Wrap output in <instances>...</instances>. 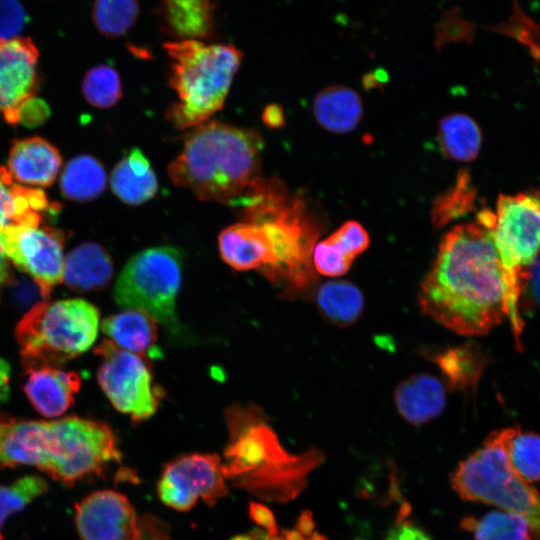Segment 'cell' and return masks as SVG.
Listing matches in <instances>:
<instances>
[{
  "mask_svg": "<svg viewBox=\"0 0 540 540\" xmlns=\"http://www.w3.org/2000/svg\"><path fill=\"white\" fill-rule=\"evenodd\" d=\"M508 281L490 228L476 219L441 240L418 302L424 314L465 336H481L508 317Z\"/></svg>",
  "mask_w": 540,
  "mask_h": 540,
  "instance_id": "1",
  "label": "cell"
},
{
  "mask_svg": "<svg viewBox=\"0 0 540 540\" xmlns=\"http://www.w3.org/2000/svg\"><path fill=\"white\" fill-rule=\"evenodd\" d=\"M264 141L253 129L218 121L196 126L178 156L169 164L174 185L202 201L240 209L254 192L261 175Z\"/></svg>",
  "mask_w": 540,
  "mask_h": 540,
  "instance_id": "2",
  "label": "cell"
},
{
  "mask_svg": "<svg viewBox=\"0 0 540 540\" xmlns=\"http://www.w3.org/2000/svg\"><path fill=\"white\" fill-rule=\"evenodd\" d=\"M238 212L265 232L271 264L262 274L270 282L287 295L313 284L312 251L319 228L300 197L291 196L280 179L262 178Z\"/></svg>",
  "mask_w": 540,
  "mask_h": 540,
  "instance_id": "3",
  "label": "cell"
},
{
  "mask_svg": "<svg viewBox=\"0 0 540 540\" xmlns=\"http://www.w3.org/2000/svg\"><path fill=\"white\" fill-rule=\"evenodd\" d=\"M163 48L169 57V86L177 96L166 117L177 129L195 128L222 108L243 54L230 44L193 38L168 41Z\"/></svg>",
  "mask_w": 540,
  "mask_h": 540,
  "instance_id": "4",
  "label": "cell"
},
{
  "mask_svg": "<svg viewBox=\"0 0 540 540\" xmlns=\"http://www.w3.org/2000/svg\"><path fill=\"white\" fill-rule=\"evenodd\" d=\"M99 329V311L84 299L45 300L18 322L16 340L26 369L57 366L87 351Z\"/></svg>",
  "mask_w": 540,
  "mask_h": 540,
  "instance_id": "5",
  "label": "cell"
},
{
  "mask_svg": "<svg viewBox=\"0 0 540 540\" xmlns=\"http://www.w3.org/2000/svg\"><path fill=\"white\" fill-rule=\"evenodd\" d=\"M120 459L116 437L105 423L76 416L42 423L36 468L65 485L100 475Z\"/></svg>",
  "mask_w": 540,
  "mask_h": 540,
  "instance_id": "6",
  "label": "cell"
},
{
  "mask_svg": "<svg viewBox=\"0 0 540 540\" xmlns=\"http://www.w3.org/2000/svg\"><path fill=\"white\" fill-rule=\"evenodd\" d=\"M508 281V318L517 346L524 322L518 302L540 255V191L500 195L489 226Z\"/></svg>",
  "mask_w": 540,
  "mask_h": 540,
  "instance_id": "7",
  "label": "cell"
},
{
  "mask_svg": "<svg viewBox=\"0 0 540 540\" xmlns=\"http://www.w3.org/2000/svg\"><path fill=\"white\" fill-rule=\"evenodd\" d=\"M183 256L171 246L145 249L129 259L113 291L115 302L124 309L140 310L174 335L181 325L176 301L182 282Z\"/></svg>",
  "mask_w": 540,
  "mask_h": 540,
  "instance_id": "8",
  "label": "cell"
},
{
  "mask_svg": "<svg viewBox=\"0 0 540 540\" xmlns=\"http://www.w3.org/2000/svg\"><path fill=\"white\" fill-rule=\"evenodd\" d=\"M452 483L466 500L495 505L524 516L531 525L534 539L540 540V492L511 470L494 432L459 465Z\"/></svg>",
  "mask_w": 540,
  "mask_h": 540,
  "instance_id": "9",
  "label": "cell"
},
{
  "mask_svg": "<svg viewBox=\"0 0 540 540\" xmlns=\"http://www.w3.org/2000/svg\"><path fill=\"white\" fill-rule=\"evenodd\" d=\"M101 363L98 383L116 410L134 420L151 417L160 402L149 364L140 355L126 351L111 340H103L95 350Z\"/></svg>",
  "mask_w": 540,
  "mask_h": 540,
  "instance_id": "10",
  "label": "cell"
},
{
  "mask_svg": "<svg viewBox=\"0 0 540 540\" xmlns=\"http://www.w3.org/2000/svg\"><path fill=\"white\" fill-rule=\"evenodd\" d=\"M41 224L9 229L0 241L7 258L33 278L46 299L63 281L64 234Z\"/></svg>",
  "mask_w": 540,
  "mask_h": 540,
  "instance_id": "11",
  "label": "cell"
},
{
  "mask_svg": "<svg viewBox=\"0 0 540 540\" xmlns=\"http://www.w3.org/2000/svg\"><path fill=\"white\" fill-rule=\"evenodd\" d=\"M158 492L164 504L181 511L189 510L200 499L214 502L226 493L220 458L193 453L175 459L164 469Z\"/></svg>",
  "mask_w": 540,
  "mask_h": 540,
  "instance_id": "12",
  "label": "cell"
},
{
  "mask_svg": "<svg viewBox=\"0 0 540 540\" xmlns=\"http://www.w3.org/2000/svg\"><path fill=\"white\" fill-rule=\"evenodd\" d=\"M38 56L28 37L0 39V112L11 124L19 122L22 108L36 94Z\"/></svg>",
  "mask_w": 540,
  "mask_h": 540,
  "instance_id": "13",
  "label": "cell"
},
{
  "mask_svg": "<svg viewBox=\"0 0 540 540\" xmlns=\"http://www.w3.org/2000/svg\"><path fill=\"white\" fill-rule=\"evenodd\" d=\"M75 525L81 540H141L135 510L113 490H100L75 506Z\"/></svg>",
  "mask_w": 540,
  "mask_h": 540,
  "instance_id": "14",
  "label": "cell"
},
{
  "mask_svg": "<svg viewBox=\"0 0 540 540\" xmlns=\"http://www.w3.org/2000/svg\"><path fill=\"white\" fill-rule=\"evenodd\" d=\"M80 384V376L73 371L43 366L27 370L24 391L39 413L57 417L72 405Z\"/></svg>",
  "mask_w": 540,
  "mask_h": 540,
  "instance_id": "15",
  "label": "cell"
},
{
  "mask_svg": "<svg viewBox=\"0 0 540 540\" xmlns=\"http://www.w3.org/2000/svg\"><path fill=\"white\" fill-rule=\"evenodd\" d=\"M219 253L225 263L238 271L260 270L271 264V252L262 227L243 220L223 229L218 235Z\"/></svg>",
  "mask_w": 540,
  "mask_h": 540,
  "instance_id": "16",
  "label": "cell"
},
{
  "mask_svg": "<svg viewBox=\"0 0 540 540\" xmlns=\"http://www.w3.org/2000/svg\"><path fill=\"white\" fill-rule=\"evenodd\" d=\"M61 164L58 149L36 136L14 142L9 152L7 169L18 182L47 187L54 182Z\"/></svg>",
  "mask_w": 540,
  "mask_h": 540,
  "instance_id": "17",
  "label": "cell"
},
{
  "mask_svg": "<svg viewBox=\"0 0 540 540\" xmlns=\"http://www.w3.org/2000/svg\"><path fill=\"white\" fill-rule=\"evenodd\" d=\"M369 236L357 221H347L314 245L312 264L324 276L337 277L350 269L354 259L369 246Z\"/></svg>",
  "mask_w": 540,
  "mask_h": 540,
  "instance_id": "18",
  "label": "cell"
},
{
  "mask_svg": "<svg viewBox=\"0 0 540 540\" xmlns=\"http://www.w3.org/2000/svg\"><path fill=\"white\" fill-rule=\"evenodd\" d=\"M53 206L37 188L22 186L9 170L0 166V234L9 229L39 225Z\"/></svg>",
  "mask_w": 540,
  "mask_h": 540,
  "instance_id": "19",
  "label": "cell"
},
{
  "mask_svg": "<svg viewBox=\"0 0 540 540\" xmlns=\"http://www.w3.org/2000/svg\"><path fill=\"white\" fill-rule=\"evenodd\" d=\"M394 402L405 420L421 425L443 412L445 388L437 377L429 373L415 374L399 383L394 391Z\"/></svg>",
  "mask_w": 540,
  "mask_h": 540,
  "instance_id": "20",
  "label": "cell"
},
{
  "mask_svg": "<svg viewBox=\"0 0 540 540\" xmlns=\"http://www.w3.org/2000/svg\"><path fill=\"white\" fill-rule=\"evenodd\" d=\"M113 275V261L108 251L97 243H82L64 259L63 280L68 287L78 292L104 289L110 284Z\"/></svg>",
  "mask_w": 540,
  "mask_h": 540,
  "instance_id": "21",
  "label": "cell"
},
{
  "mask_svg": "<svg viewBox=\"0 0 540 540\" xmlns=\"http://www.w3.org/2000/svg\"><path fill=\"white\" fill-rule=\"evenodd\" d=\"M113 193L125 204L141 205L158 191L157 176L143 152L131 149L115 166L110 177Z\"/></svg>",
  "mask_w": 540,
  "mask_h": 540,
  "instance_id": "22",
  "label": "cell"
},
{
  "mask_svg": "<svg viewBox=\"0 0 540 540\" xmlns=\"http://www.w3.org/2000/svg\"><path fill=\"white\" fill-rule=\"evenodd\" d=\"M313 114L323 129L343 134L358 126L363 115V104L355 90L344 85H331L315 96Z\"/></svg>",
  "mask_w": 540,
  "mask_h": 540,
  "instance_id": "23",
  "label": "cell"
},
{
  "mask_svg": "<svg viewBox=\"0 0 540 540\" xmlns=\"http://www.w3.org/2000/svg\"><path fill=\"white\" fill-rule=\"evenodd\" d=\"M101 330L115 345L140 356L152 352L157 342L156 321L140 310L124 309L110 315Z\"/></svg>",
  "mask_w": 540,
  "mask_h": 540,
  "instance_id": "24",
  "label": "cell"
},
{
  "mask_svg": "<svg viewBox=\"0 0 540 540\" xmlns=\"http://www.w3.org/2000/svg\"><path fill=\"white\" fill-rule=\"evenodd\" d=\"M164 18L178 39H202L213 34L214 5L211 0H165Z\"/></svg>",
  "mask_w": 540,
  "mask_h": 540,
  "instance_id": "25",
  "label": "cell"
},
{
  "mask_svg": "<svg viewBox=\"0 0 540 540\" xmlns=\"http://www.w3.org/2000/svg\"><path fill=\"white\" fill-rule=\"evenodd\" d=\"M442 153L449 159L471 162L479 155L482 132L477 122L464 113L444 116L438 126Z\"/></svg>",
  "mask_w": 540,
  "mask_h": 540,
  "instance_id": "26",
  "label": "cell"
},
{
  "mask_svg": "<svg viewBox=\"0 0 540 540\" xmlns=\"http://www.w3.org/2000/svg\"><path fill=\"white\" fill-rule=\"evenodd\" d=\"M107 183L106 171L99 160L79 155L64 168L60 186L63 195L71 200L87 202L99 197Z\"/></svg>",
  "mask_w": 540,
  "mask_h": 540,
  "instance_id": "27",
  "label": "cell"
},
{
  "mask_svg": "<svg viewBox=\"0 0 540 540\" xmlns=\"http://www.w3.org/2000/svg\"><path fill=\"white\" fill-rule=\"evenodd\" d=\"M316 303L321 315L338 326L351 325L364 309L362 292L348 281H330L319 286Z\"/></svg>",
  "mask_w": 540,
  "mask_h": 540,
  "instance_id": "28",
  "label": "cell"
},
{
  "mask_svg": "<svg viewBox=\"0 0 540 540\" xmlns=\"http://www.w3.org/2000/svg\"><path fill=\"white\" fill-rule=\"evenodd\" d=\"M447 385L454 389L475 386L487 363V357L474 343L448 348L434 355Z\"/></svg>",
  "mask_w": 540,
  "mask_h": 540,
  "instance_id": "29",
  "label": "cell"
},
{
  "mask_svg": "<svg viewBox=\"0 0 540 540\" xmlns=\"http://www.w3.org/2000/svg\"><path fill=\"white\" fill-rule=\"evenodd\" d=\"M504 449L511 470L530 483L540 480V436L519 428L494 432Z\"/></svg>",
  "mask_w": 540,
  "mask_h": 540,
  "instance_id": "30",
  "label": "cell"
},
{
  "mask_svg": "<svg viewBox=\"0 0 540 540\" xmlns=\"http://www.w3.org/2000/svg\"><path fill=\"white\" fill-rule=\"evenodd\" d=\"M475 540H533L529 521L508 511H492L468 524Z\"/></svg>",
  "mask_w": 540,
  "mask_h": 540,
  "instance_id": "31",
  "label": "cell"
},
{
  "mask_svg": "<svg viewBox=\"0 0 540 540\" xmlns=\"http://www.w3.org/2000/svg\"><path fill=\"white\" fill-rule=\"evenodd\" d=\"M139 15L137 0H95L92 19L104 36L116 38L127 33Z\"/></svg>",
  "mask_w": 540,
  "mask_h": 540,
  "instance_id": "32",
  "label": "cell"
},
{
  "mask_svg": "<svg viewBox=\"0 0 540 540\" xmlns=\"http://www.w3.org/2000/svg\"><path fill=\"white\" fill-rule=\"evenodd\" d=\"M475 189L467 171H461L452 188L440 195L433 203L432 222L444 226L460 218L474 208Z\"/></svg>",
  "mask_w": 540,
  "mask_h": 540,
  "instance_id": "33",
  "label": "cell"
},
{
  "mask_svg": "<svg viewBox=\"0 0 540 540\" xmlns=\"http://www.w3.org/2000/svg\"><path fill=\"white\" fill-rule=\"evenodd\" d=\"M82 92L88 103L94 107H113L122 96L119 73L107 64L94 66L85 74Z\"/></svg>",
  "mask_w": 540,
  "mask_h": 540,
  "instance_id": "34",
  "label": "cell"
},
{
  "mask_svg": "<svg viewBox=\"0 0 540 540\" xmlns=\"http://www.w3.org/2000/svg\"><path fill=\"white\" fill-rule=\"evenodd\" d=\"M47 481L36 475L21 477L9 485H0V527L13 513L46 493Z\"/></svg>",
  "mask_w": 540,
  "mask_h": 540,
  "instance_id": "35",
  "label": "cell"
},
{
  "mask_svg": "<svg viewBox=\"0 0 540 540\" xmlns=\"http://www.w3.org/2000/svg\"><path fill=\"white\" fill-rule=\"evenodd\" d=\"M475 24L464 18L459 7L445 10L434 24V47L439 52L450 43L470 44L475 36Z\"/></svg>",
  "mask_w": 540,
  "mask_h": 540,
  "instance_id": "36",
  "label": "cell"
},
{
  "mask_svg": "<svg viewBox=\"0 0 540 540\" xmlns=\"http://www.w3.org/2000/svg\"><path fill=\"white\" fill-rule=\"evenodd\" d=\"M489 29L516 38L530 49L535 58L540 59V26L524 15L516 5L508 22Z\"/></svg>",
  "mask_w": 540,
  "mask_h": 540,
  "instance_id": "37",
  "label": "cell"
},
{
  "mask_svg": "<svg viewBox=\"0 0 540 540\" xmlns=\"http://www.w3.org/2000/svg\"><path fill=\"white\" fill-rule=\"evenodd\" d=\"M25 21L24 9L17 0H0V39L17 37Z\"/></svg>",
  "mask_w": 540,
  "mask_h": 540,
  "instance_id": "38",
  "label": "cell"
},
{
  "mask_svg": "<svg viewBox=\"0 0 540 540\" xmlns=\"http://www.w3.org/2000/svg\"><path fill=\"white\" fill-rule=\"evenodd\" d=\"M387 540H430V538L421 529L402 524L391 531Z\"/></svg>",
  "mask_w": 540,
  "mask_h": 540,
  "instance_id": "39",
  "label": "cell"
},
{
  "mask_svg": "<svg viewBox=\"0 0 540 540\" xmlns=\"http://www.w3.org/2000/svg\"><path fill=\"white\" fill-rule=\"evenodd\" d=\"M264 124L270 128H279L285 123L283 110L278 104L266 106L262 113Z\"/></svg>",
  "mask_w": 540,
  "mask_h": 540,
  "instance_id": "40",
  "label": "cell"
},
{
  "mask_svg": "<svg viewBox=\"0 0 540 540\" xmlns=\"http://www.w3.org/2000/svg\"><path fill=\"white\" fill-rule=\"evenodd\" d=\"M10 366L7 361L0 358V405L3 404L9 395L10 389Z\"/></svg>",
  "mask_w": 540,
  "mask_h": 540,
  "instance_id": "41",
  "label": "cell"
},
{
  "mask_svg": "<svg viewBox=\"0 0 540 540\" xmlns=\"http://www.w3.org/2000/svg\"><path fill=\"white\" fill-rule=\"evenodd\" d=\"M387 79V74L382 69H377L368 73L363 78L364 87L370 89L376 87L378 83H383Z\"/></svg>",
  "mask_w": 540,
  "mask_h": 540,
  "instance_id": "42",
  "label": "cell"
},
{
  "mask_svg": "<svg viewBox=\"0 0 540 540\" xmlns=\"http://www.w3.org/2000/svg\"><path fill=\"white\" fill-rule=\"evenodd\" d=\"M529 278L533 279L534 290L540 301V255L535 260L534 264L532 265L530 269Z\"/></svg>",
  "mask_w": 540,
  "mask_h": 540,
  "instance_id": "43",
  "label": "cell"
},
{
  "mask_svg": "<svg viewBox=\"0 0 540 540\" xmlns=\"http://www.w3.org/2000/svg\"><path fill=\"white\" fill-rule=\"evenodd\" d=\"M9 276L7 256L0 241V287L5 284Z\"/></svg>",
  "mask_w": 540,
  "mask_h": 540,
  "instance_id": "44",
  "label": "cell"
},
{
  "mask_svg": "<svg viewBox=\"0 0 540 540\" xmlns=\"http://www.w3.org/2000/svg\"><path fill=\"white\" fill-rule=\"evenodd\" d=\"M0 540H4L3 537L1 536V534H0Z\"/></svg>",
  "mask_w": 540,
  "mask_h": 540,
  "instance_id": "45",
  "label": "cell"
}]
</instances>
